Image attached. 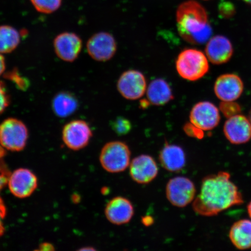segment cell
<instances>
[{"label": "cell", "mask_w": 251, "mask_h": 251, "mask_svg": "<svg viewBox=\"0 0 251 251\" xmlns=\"http://www.w3.org/2000/svg\"><path fill=\"white\" fill-rule=\"evenodd\" d=\"M244 202L243 196L227 172H221L203 178L201 192L193 203L194 211L204 216H213Z\"/></svg>", "instance_id": "6da1fadb"}, {"label": "cell", "mask_w": 251, "mask_h": 251, "mask_svg": "<svg viewBox=\"0 0 251 251\" xmlns=\"http://www.w3.org/2000/svg\"><path fill=\"white\" fill-rule=\"evenodd\" d=\"M177 27L180 36L193 45H202L211 39L212 29L206 10L199 2L187 1L178 6Z\"/></svg>", "instance_id": "7a4b0ae2"}, {"label": "cell", "mask_w": 251, "mask_h": 251, "mask_svg": "<svg viewBox=\"0 0 251 251\" xmlns=\"http://www.w3.org/2000/svg\"><path fill=\"white\" fill-rule=\"evenodd\" d=\"M179 76L185 80L196 81L203 77L209 71L208 58L199 50L189 49L182 51L176 61Z\"/></svg>", "instance_id": "3957f363"}, {"label": "cell", "mask_w": 251, "mask_h": 251, "mask_svg": "<svg viewBox=\"0 0 251 251\" xmlns=\"http://www.w3.org/2000/svg\"><path fill=\"white\" fill-rule=\"evenodd\" d=\"M129 147L122 141H111L102 147L100 162L106 172L117 174L124 172L130 164Z\"/></svg>", "instance_id": "277c9868"}, {"label": "cell", "mask_w": 251, "mask_h": 251, "mask_svg": "<svg viewBox=\"0 0 251 251\" xmlns=\"http://www.w3.org/2000/svg\"><path fill=\"white\" fill-rule=\"evenodd\" d=\"M28 130L18 119H5L0 124V145L11 151H20L26 145Z\"/></svg>", "instance_id": "5b68a950"}, {"label": "cell", "mask_w": 251, "mask_h": 251, "mask_svg": "<svg viewBox=\"0 0 251 251\" xmlns=\"http://www.w3.org/2000/svg\"><path fill=\"white\" fill-rule=\"evenodd\" d=\"M196 188L190 178L177 176L171 178L166 187V196L172 205L184 208L195 199Z\"/></svg>", "instance_id": "8992f818"}, {"label": "cell", "mask_w": 251, "mask_h": 251, "mask_svg": "<svg viewBox=\"0 0 251 251\" xmlns=\"http://www.w3.org/2000/svg\"><path fill=\"white\" fill-rule=\"evenodd\" d=\"M86 48L88 54L94 60L105 62L110 60L116 54L117 44L111 34L100 32L90 37Z\"/></svg>", "instance_id": "52a82bcc"}, {"label": "cell", "mask_w": 251, "mask_h": 251, "mask_svg": "<svg viewBox=\"0 0 251 251\" xmlns=\"http://www.w3.org/2000/svg\"><path fill=\"white\" fill-rule=\"evenodd\" d=\"M117 89L119 93L126 99H140L147 91L146 78L140 71H126L119 78Z\"/></svg>", "instance_id": "ba28073f"}, {"label": "cell", "mask_w": 251, "mask_h": 251, "mask_svg": "<svg viewBox=\"0 0 251 251\" xmlns=\"http://www.w3.org/2000/svg\"><path fill=\"white\" fill-rule=\"evenodd\" d=\"M220 121L219 110L211 102H198L191 110L190 123L202 131L213 129L217 126Z\"/></svg>", "instance_id": "9c48e42d"}, {"label": "cell", "mask_w": 251, "mask_h": 251, "mask_svg": "<svg viewBox=\"0 0 251 251\" xmlns=\"http://www.w3.org/2000/svg\"><path fill=\"white\" fill-rule=\"evenodd\" d=\"M92 134L86 122L75 120L69 122L63 128L62 139L68 148L79 150L88 145Z\"/></svg>", "instance_id": "30bf717a"}, {"label": "cell", "mask_w": 251, "mask_h": 251, "mask_svg": "<svg viewBox=\"0 0 251 251\" xmlns=\"http://www.w3.org/2000/svg\"><path fill=\"white\" fill-rule=\"evenodd\" d=\"M7 184L13 195L20 199L29 197L37 187L36 176L29 169H18L9 174Z\"/></svg>", "instance_id": "8fae6325"}, {"label": "cell", "mask_w": 251, "mask_h": 251, "mask_svg": "<svg viewBox=\"0 0 251 251\" xmlns=\"http://www.w3.org/2000/svg\"><path fill=\"white\" fill-rule=\"evenodd\" d=\"M55 54L61 60L71 62L76 60L82 49V41L76 33L64 32L54 40Z\"/></svg>", "instance_id": "7c38bea8"}, {"label": "cell", "mask_w": 251, "mask_h": 251, "mask_svg": "<svg viewBox=\"0 0 251 251\" xmlns=\"http://www.w3.org/2000/svg\"><path fill=\"white\" fill-rule=\"evenodd\" d=\"M158 171L155 159L148 155L138 156L130 162V176L139 184L150 183L158 176Z\"/></svg>", "instance_id": "4fadbf2b"}, {"label": "cell", "mask_w": 251, "mask_h": 251, "mask_svg": "<svg viewBox=\"0 0 251 251\" xmlns=\"http://www.w3.org/2000/svg\"><path fill=\"white\" fill-rule=\"evenodd\" d=\"M227 139L233 144H242L251 139V124L249 119L238 114L228 118L224 128Z\"/></svg>", "instance_id": "5bb4252c"}, {"label": "cell", "mask_w": 251, "mask_h": 251, "mask_svg": "<svg viewBox=\"0 0 251 251\" xmlns=\"http://www.w3.org/2000/svg\"><path fill=\"white\" fill-rule=\"evenodd\" d=\"M244 83L235 74H225L216 80L214 91L216 96L222 101H234L242 94Z\"/></svg>", "instance_id": "9a60e30c"}, {"label": "cell", "mask_w": 251, "mask_h": 251, "mask_svg": "<svg viewBox=\"0 0 251 251\" xmlns=\"http://www.w3.org/2000/svg\"><path fill=\"white\" fill-rule=\"evenodd\" d=\"M134 214L133 204L129 200L122 197L114 198L107 203L105 209L106 219L116 225L128 224Z\"/></svg>", "instance_id": "2e32d148"}, {"label": "cell", "mask_w": 251, "mask_h": 251, "mask_svg": "<svg viewBox=\"0 0 251 251\" xmlns=\"http://www.w3.org/2000/svg\"><path fill=\"white\" fill-rule=\"evenodd\" d=\"M205 54L213 64L221 65L230 60L233 54V47L227 37L217 35L208 40Z\"/></svg>", "instance_id": "e0dca14e"}, {"label": "cell", "mask_w": 251, "mask_h": 251, "mask_svg": "<svg viewBox=\"0 0 251 251\" xmlns=\"http://www.w3.org/2000/svg\"><path fill=\"white\" fill-rule=\"evenodd\" d=\"M159 159L162 167L170 172H179L186 164L183 149L175 144H166L159 153Z\"/></svg>", "instance_id": "ac0fdd59"}, {"label": "cell", "mask_w": 251, "mask_h": 251, "mask_svg": "<svg viewBox=\"0 0 251 251\" xmlns=\"http://www.w3.org/2000/svg\"><path fill=\"white\" fill-rule=\"evenodd\" d=\"M147 99L151 104L162 106L174 100V96L167 81L162 78H156L147 89Z\"/></svg>", "instance_id": "d6986e66"}, {"label": "cell", "mask_w": 251, "mask_h": 251, "mask_svg": "<svg viewBox=\"0 0 251 251\" xmlns=\"http://www.w3.org/2000/svg\"><path fill=\"white\" fill-rule=\"evenodd\" d=\"M230 239L234 246L239 250L251 248V221L240 220L232 226L229 233Z\"/></svg>", "instance_id": "ffe728a7"}, {"label": "cell", "mask_w": 251, "mask_h": 251, "mask_svg": "<svg viewBox=\"0 0 251 251\" xmlns=\"http://www.w3.org/2000/svg\"><path fill=\"white\" fill-rule=\"evenodd\" d=\"M77 107L76 99L70 93L62 92L56 94L52 100L53 111L59 117H69L76 111Z\"/></svg>", "instance_id": "44dd1931"}, {"label": "cell", "mask_w": 251, "mask_h": 251, "mask_svg": "<svg viewBox=\"0 0 251 251\" xmlns=\"http://www.w3.org/2000/svg\"><path fill=\"white\" fill-rule=\"evenodd\" d=\"M21 34L8 25L0 26V53L9 54L17 48L21 42Z\"/></svg>", "instance_id": "7402d4cb"}, {"label": "cell", "mask_w": 251, "mask_h": 251, "mask_svg": "<svg viewBox=\"0 0 251 251\" xmlns=\"http://www.w3.org/2000/svg\"><path fill=\"white\" fill-rule=\"evenodd\" d=\"M33 7L40 13L51 14L57 10L62 0H30Z\"/></svg>", "instance_id": "603a6c76"}, {"label": "cell", "mask_w": 251, "mask_h": 251, "mask_svg": "<svg viewBox=\"0 0 251 251\" xmlns=\"http://www.w3.org/2000/svg\"><path fill=\"white\" fill-rule=\"evenodd\" d=\"M113 131L119 136H125L130 133L132 128L131 122L123 117H118L111 122Z\"/></svg>", "instance_id": "cb8c5ba5"}, {"label": "cell", "mask_w": 251, "mask_h": 251, "mask_svg": "<svg viewBox=\"0 0 251 251\" xmlns=\"http://www.w3.org/2000/svg\"><path fill=\"white\" fill-rule=\"evenodd\" d=\"M219 108L223 114L227 118L240 114L241 111V106L233 101H223Z\"/></svg>", "instance_id": "d4e9b609"}, {"label": "cell", "mask_w": 251, "mask_h": 251, "mask_svg": "<svg viewBox=\"0 0 251 251\" xmlns=\"http://www.w3.org/2000/svg\"><path fill=\"white\" fill-rule=\"evenodd\" d=\"M9 105V97L4 84L0 81V115L5 111Z\"/></svg>", "instance_id": "484cf974"}, {"label": "cell", "mask_w": 251, "mask_h": 251, "mask_svg": "<svg viewBox=\"0 0 251 251\" xmlns=\"http://www.w3.org/2000/svg\"><path fill=\"white\" fill-rule=\"evenodd\" d=\"M9 176V174L5 171V169L0 165V191L5 186V185L7 184ZM0 209L6 211L4 202H3L1 197H0Z\"/></svg>", "instance_id": "4316f807"}, {"label": "cell", "mask_w": 251, "mask_h": 251, "mask_svg": "<svg viewBox=\"0 0 251 251\" xmlns=\"http://www.w3.org/2000/svg\"><path fill=\"white\" fill-rule=\"evenodd\" d=\"M220 13L224 17H230L233 14L234 8L233 5L228 2L222 3L219 7Z\"/></svg>", "instance_id": "83f0119b"}, {"label": "cell", "mask_w": 251, "mask_h": 251, "mask_svg": "<svg viewBox=\"0 0 251 251\" xmlns=\"http://www.w3.org/2000/svg\"><path fill=\"white\" fill-rule=\"evenodd\" d=\"M184 131L188 135V136L201 138V136H202V130L199 129L193 124H187L185 126Z\"/></svg>", "instance_id": "f1b7e54d"}, {"label": "cell", "mask_w": 251, "mask_h": 251, "mask_svg": "<svg viewBox=\"0 0 251 251\" xmlns=\"http://www.w3.org/2000/svg\"><path fill=\"white\" fill-rule=\"evenodd\" d=\"M6 211L0 209V237L2 236L4 232V225H3L2 221L4 219Z\"/></svg>", "instance_id": "f546056e"}, {"label": "cell", "mask_w": 251, "mask_h": 251, "mask_svg": "<svg viewBox=\"0 0 251 251\" xmlns=\"http://www.w3.org/2000/svg\"><path fill=\"white\" fill-rule=\"evenodd\" d=\"M5 61L4 56L0 53V76L4 73L5 70Z\"/></svg>", "instance_id": "4dcf8cb0"}, {"label": "cell", "mask_w": 251, "mask_h": 251, "mask_svg": "<svg viewBox=\"0 0 251 251\" xmlns=\"http://www.w3.org/2000/svg\"><path fill=\"white\" fill-rule=\"evenodd\" d=\"M248 212H249V215L251 218V202L248 205Z\"/></svg>", "instance_id": "1f68e13d"}, {"label": "cell", "mask_w": 251, "mask_h": 251, "mask_svg": "<svg viewBox=\"0 0 251 251\" xmlns=\"http://www.w3.org/2000/svg\"><path fill=\"white\" fill-rule=\"evenodd\" d=\"M243 1L251 4V0H243Z\"/></svg>", "instance_id": "d6a6232c"}, {"label": "cell", "mask_w": 251, "mask_h": 251, "mask_svg": "<svg viewBox=\"0 0 251 251\" xmlns=\"http://www.w3.org/2000/svg\"><path fill=\"white\" fill-rule=\"evenodd\" d=\"M249 120L251 124V109L250 110V114H249Z\"/></svg>", "instance_id": "836d02e7"}]
</instances>
